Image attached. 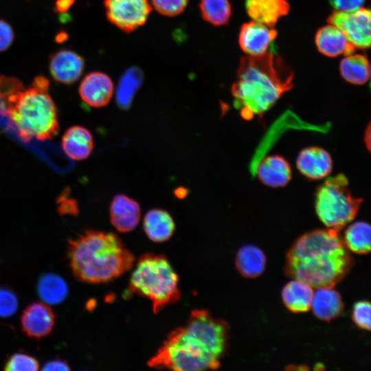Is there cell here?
Segmentation results:
<instances>
[{
    "instance_id": "34",
    "label": "cell",
    "mask_w": 371,
    "mask_h": 371,
    "mask_svg": "<svg viewBox=\"0 0 371 371\" xmlns=\"http://www.w3.org/2000/svg\"><path fill=\"white\" fill-rule=\"evenodd\" d=\"M329 1L336 10L351 12L361 8L365 0H329Z\"/></svg>"
},
{
    "instance_id": "31",
    "label": "cell",
    "mask_w": 371,
    "mask_h": 371,
    "mask_svg": "<svg viewBox=\"0 0 371 371\" xmlns=\"http://www.w3.org/2000/svg\"><path fill=\"white\" fill-rule=\"evenodd\" d=\"M19 301L16 294L10 289L0 287V317H9L17 311Z\"/></svg>"
},
{
    "instance_id": "1",
    "label": "cell",
    "mask_w": 371,
    "mask_h": 371,
    "mask_svg": "<svg viewBox=\"0 0 371 371\" xmlns=\"http://www.w3.org/2000/svg\"><path fill=\"white\" fill-rule=\"evenodd\" d=\"M228 326L205 310L196 309L183 326L172 330L148 365L177 371L216 370L227 345Z\"/></svg>"
},
{
    "instance_id": "10",
    "label": "cell",
    "mask_w": 371,
    "mask_h": 371,
    "mask_svg": "<svg viewBox=\"0 0 371 371\" xmlns=\"http://www.w3.org/2000/svg\"><path fill=\"white\" fill-rule=\"evenodd\" d=\"M55 319V314L47 304L41 302H32L21 314V329L30 338L41 339L52 332Z\"/></svg>"
},
{
    "instance_id": "16",
    "label": "cell",
    "mask_w": 371,
    "mask_h": 371,
    "mask_svg": "<svg viewBox=\"0 0 371 371\" xmlns=\"http://www.w3.org/2000/svg\"><path fill=\"white\" fill-rule=\"evenodd\" d=\"M256 175L261 182L271 188L284 187L291 179L289 163L282 156L269 155L257 165Z\"/></svg>"
},
{
    "instance_id": "33",
    "label": "cell",
    "mask_w": 371,
    "mask_h": 371,
    "mask_svg": "<svg viewBox=\"0 0 371 371\" xmlns=\"http://www.w3.org/2000/svg\"><path fill=\"white\" fill-rule=\"evenodd\" d=\"M14 39V32L11 25L3 19H0V52L7 50Z\"/></svg>"
},
{
    "instance_id": "11",
    "label": "cell",
    "mask_w": 371,
    "mask_h": 371,
    "mask_svg": "<svg viewBox=\"0 0 371 371\" xmlns=\"http://www.w3.org/2000/svg\"><path fill=\"white\" fill-rule=\"evenodd\" d=\"M113 91L111 78L101 71L87 74L81 80L78 88L81 100L93 108L107 105L112 98Z\"/></svg>"
},
{
    "instance_id": "29",
    "label": "cell",
    "mask_w": 371,
    "mask_h": 371,
    "mask_svg": "<svg viewBox=\"0 0 371 371\" xmlns=\"http://www.w3.org/2000/svg\"><path fill=\"white\" fill-rule=\"evenodd\" d=\"M8 371H36L39 369V363L34 357L23 352H16L10 355L4 365Z\"/></svg>"
},
{
    "instance_id": "18",
    "label": "cell",
    "mask_w": 371,
    "mask_h": 371,
    "mask_svg": "<svg viewBox=\"0 0 371 371\" xmlns=\"http://www.w3.org/2000/svg\"><path fill=\"white\" fill-rule=\"evenodd\" d=\"M315 43L317 49L329 57L341 54L348 56L355 50V47L348 41L344 34L337 27L330 23L317 32Z\"/></svg>"
},
{
    "instance_id": "8",
    "label": "cell",
    "mask_w": 371,
    "mask_h": 371,
    "mask_svg": "<svg viewBox=\"0 0 371 371\" xmlns=\"http://www.w3.org/2000/svg\"><path fill=\"white\" fill-rule=\"evenodd\" d=\"M104 5L107 19L126 32L143 25L152 10L149 0H104Z\"/></svg>"
},
{
    "instance_id": "3",
    "label": "cell",
    "mask_w": 371,
    "mask_h": 371,
    "mask_svg": "<svg viewBox=\"0 0 371 371\" xmlns=\"http://www.w3.org/2000/svg\"><path fill=\"white\" fill-rule=\"evenodd\" d=\"M352 264L348 249L337 231L317 229L302 235L289 249L286 273L312 287H333Z\"/></svg>"
},
{
    "instance_id": "32",
    "label": "cell",
    "mask_w": 371,
    "mask_h": 371,
    "mask_svg": "<svg viewBox=\"0 0 371 371\" xmlns=\"http://www.w3.org/2000/svg\"><path fill=\"white\" fill-rule=\"evenodd\" d=\"M370 304L367 301H359L353 307L352 318L361 328L370 330L371 323Z\"/></svg>"
},
{
    "instance_id": "38",
    "label": "cell",
    "mask_w": 371,
    "mask_h": 371,
    "mask_svg": "<svg viewBox=\"0 0 371 371\" xmlns=\"http://www.w3.org/2000/svg\"><path fill=\"white\" fill-rule=\"evenodd\" d=\"M364 141H365L366 147L368 148V150H370V123L368 124V126L365 131Z\"/></svg>"
},
{
    "instance_id": "25",
    "label": "cell",
    "mask_w": 371,
    "mask_h": 371,
    "mask_svg": "<svg viewBox=\"0 0 371 371\" xmlns=\"http://www.w3.org/2000/svg\"><path fill=\"white\" fill-rule=\"evenodd\" d=\"M339 70L344 80L353 85H363L369 80V62L362 54L346 56L340 63Z\"/></svg>"
},
{
    "instance_id": "28",
    "label": "cell",
    "mask_w": 371,
    "mask_h": 371,
    "mask_svg": "<svg viewBox=\"0 0 371 371\" xmlns=\"http://www.w3.org/2000/svg\"><path fill=\"white\" fill-rule=\"evenodd\" d=\"M199 9L203 19L216 26L226 25L232 14L229 0H201Z\"/></svg>"
},
{
    "instance_id": "37",
    "label": "cell",
    "mask_w": 371,
    "mask_h": 371,
    "mask_svg": "<svg viewBox=\"0 0 371 371\" xmlns=\"http://www.w3.org/2000/svg\"><path fill=\"white\" fill-rule=\"evenodd\" d=\"M75 0H56L55 2V9L59 13H65L74 3Z\"/></svg>"
},
{
    "instance_id": "4",
    "label": "cell",
    "mask_w": 371,
    "mask_h": 371,
    "mask_svg": "<svg viewBox=\"0 0 371 371\" xmlns=\"http://www.w3.org/2000/svg\"><path fill=\"white\" fill-rule=\"evenodd\" d=\"M67 257L76 278L89 284L112 281L135 263L133 254L117 235L94 229L68 240Z\"/></svg>"
},
{
    "instance_id": "12",
    "label": "cell",
    "mask_w": 371,
    "mask_h": 371,
    "mask_svg": "<svg viewBox=\"0 0 371 371\" xmlns=\"http://www.w3.org/2000/svg\"><path fill=\"white\" fill-rule=\"evenodd\" d=\"M84 69V58L70 49L58 50L49 58L50 74L55 81L62 84L71 85L77 81Z\"/></svg>"
},
{
    "instance_id": "30",
    "label": "cell",
    "mask_w": 371,
    "mask_h": 371,
    "mask_svg": "<svg viewBox=\"0 0 371 371\" xmlns=\"http://www.w3.org/2000/svg\"><path fill=\"white\" fill-rule=\"evenodd\" d=\"M188 0H151L152 6L161 14L175 16L182 13Z\"/></svg>"
},
{
    "instance_id": "35",
    "label": "cell",
    "mask_w": 371,
    "mask_h": 371,
    "mask_svg": "<svg viewBox=\"0 0 371 371\" xmlns=\"http://www.w3.org/2000/svg\"><path fill=\"white\" fill-rule=\"evenodd\" d=\"M42 370L47 371L69 370L70 368L69 364L65 360L56 359L46 362Z\"/></svg>"
},
{
    "instance_id": "36",
    "label": "cell",
    "mask_w": 371,
    "mask_h": 371,
    "mask_svg": "<svg viewBox=\"0 0 371 371\" xmlns=\"http://www.w3.org/2000/svg\"><path fill=\"white\" fill-rule=\"evenodd\" d=\"M60 205L58 207V211L62 214H72L75 215L78 212V205L73 200H65L60 201Z\"/></svg>"
},
{
    "instance_id": "21",
    "label": "cell",
    "mask_w": 371,
    "mask_h": 371,
    "mask_svg": "<svg viewBox=\"0 0 371 371\" xmlns=\"http://www.w3.org/2000/svg\"><path fill=\"white\" fill-rule=\"evenodd\" d=\"M143 228L150 240L162 243L171 238L175 229V223L168 212L154 208L145 214Z\"/></svg>"
},
{
    "instance_id": "15",
    "label": "cell",
    "mask_w": 371,
    "mask_h": 371,
    "mask_svg": "<svg viewBox=\"0 0 371 371\" xmlns=\"http://www.w3.org/2000/svg\"><path fill=\"white\" fill-rule=\"evenodd\" d=\"M109 214L111 223L117 231L127 233L139 224L141 209L133 199L125 194H117L110 204Z\"/></svg>"
},
{
    "instance_id": "27",
    "label": "cell",
    "mask_w": 371,
    "mask_h": 371,
    "mask_svg": "<svg viewBox=\"0 0 371 371\" xmlns=\"http://www.w3.org/2000/svg\"><path fill=\"white\" fill-rule=\"evenodd\" d=\"M347 249L357 254H366L371 246V229L368 223L358 221L346 230L343 240Z\"/></svg>"
},
{
    "instance_id": "23",
    "label": "cell",
    "mask_w": 371,
    "mask_h": 371,
    "mask_svg": "<svg viewBox=\"0 0 371 371\" xmlns=\"http://www.w3.org/2000/svg\"><path fill=\"white\" fill-rule=\"evenodd\" d=\"M266 257L263 251L252 245H244L238 250L236 257V266L244 277L253 278L264 271Z\"/></svg>"
},
{
    "instance_id": "6",
    "label": "cell",
    "mask_w": 371,
    "mask_h": 371,
    "mask_svg": "<svg viewBox=\"0 0 371 371\" xmlns=\"http://www.w3.org/2000/svg\"><path fill=\"white\" fill-rule=\"evenodd\" d=\"M179 277L163 255L145 254L137 261L131 273V291L151 302L153 311L157 313L181 297Z\"/></svg>"
},
{
    "instance_id": "39",
    "label": "cell",
    "mask_w": 371,
    "mask_h": 371,
    "mask_svg": "<svg viewBox=\"0 0 371 371\" xmlns=\"http://www.w3.org/2000/svg\"><path fill=\"white\" fill-rule=\"evenodd\" d=\"M175 194L179 199H183L188 194V190L184 188H178L175 190Z\"/></svg>"
},
{
    "instance_id": "5",
    "label": "cell",
    "mask_w": 371,
    "mask_h": 371,
    "mask_svg": "<svg viewBox=\"0 0 371 371\" xmlns=\"http://www.w3.org/2000/svg\"><path fill=\"white\" fill-rule=\"evenodd\" d=\"M49 81L36 77L30 87H24L8 96L2 115H7L20 139L28 142L54 138L59 131L56 106L47 93Z\"/></svg>"
},
{
    "instance_id": "14",
    "label": "cell",
    "mask_w": 371,
    "mask_h": 371,
    "mask_svg": "<svg viewBox=\"0 0 371 371\" xmlns=\"http://www.w3.org/2000/svg\"><path fill=\"white\" fill-rule=\"evenodd\" d=\"M297 170L304 177L313 180L327 177L333 170V160L329 153L318 146L302 149L296 159Z\"/></svg>"
},
{
    "instance_id": "9",
    "label": "cell",
    "mask_w": 371,
    "mask_h": 371,
    "mask_svg": "<svg viewBox=\"0 0 371 371\" xmlns=\"http://www.w3.org/2000/svg\"><path fill=\"white\" fill-rule=\"evenodd\" d=\"M327 21L337 27L355 48L366 49L370 47L371 30L369 9L361 7L351 12L335 10Z\"/></svg>"
},
{
    "instance_id": "22",
    "label": "cell",
    "mask_w": 371,
    "mask_h": 371,
    "mask_svg": "<svg viewBox=\"0 0 371 371\" xmlns=\"http://www.w3.org/2000/svg\"><path fill=\"white\" fill-rule=\"evenodd\" d=\"M313 294L311 286L302 280L293 279L284 286L282 297L289 310L302 313L311 308Z\"/></svg>"
},
{
    "instance_id": "24",
    "label": "cell",
    "mask_w": 371,
    "mask_h": 371,
    "mask_svg": "<svg viewBox=\"0 0 371 371\" xmlns=\"http://www.w3.org/2000/svg\"><path fill=\"white\" fill-rule=\"evenodd\" d=\"M37 292L43 302L58 304L63 302L68 295V286L65 280L54 273H45L38 280Z\"/></svg>"
},
{
    "instance_id": "17",
    "label": "cell",
    "mask_w": 371,
    "mask_h": 371,
    "mask_svg": "<svg viewBox=\"0 0 371 371\" xmlns=\"http://www.w3.org/2000/svg\"><path fill=\"white\" fill-rule=\"evenodd\" d=\"M65 154L71 159L81 161L88 158L93 149L91 132L82 126H72L67 129L61 139Z\"/></svg>"
},
{
    "instance_id": "19",
    "label": "cell",
    "mask_w": 371,
    "mask_h": 371,
    "mask_svg": "<svg viewBox=\"0 0 371 371\" xmlns=\"http://www.w3.org/2000/svg\"><path fill=\"white\" fill-rule=\"evenodd\" d=\"M245 8L254 21L273 27L288 14L290 5L288 0H246Z\"/></svg>"
},
{
    "instance_id": "26",
    "label": "cell",
    "mask_w": 371,
    "mask_h": 371,
    "mask_svg": "<svg viewBox=\"0 0 371 371\" xmlns=\"http://www.w3.org/2000/svg\"><path fill=\"white\" fill-rule=\"evenodd\" d=\"M142 80V73L137 68H130L124 72L116 91V102L120 108L128 109Z\"/></svg>"
},
{
    "instance_id": "2",
    "label": "cell",
    "mask_w": 371,
    "mask_h": 371,
    "mask_svg": "<svg viewBox=\"0 0 371 371\" xmlns=\"http://www.w3.org/2000/svg\"><path fill=\"white\" fill-rule=\"evenodd\" d=\"M293 72L272 52L246 56L239 63L231 91L245 120L261 117L293 85Z\"/></svg>"
},
{
    "instance_id": "20",
    "label": "cell",
    "mask_w": 371,
    "mask_h": 371,
    "mask_svg": "<svg viewBox=\"0 0 371 371\" xmlns=\"http://www.w3.org/2000/svg\"><path fill=\"white\" fill-rule=\"evenodd\" d=\"M316 289V291H313L311 305L314 315L324 321H330L337 317L344 308L339 293L331 286Z\"/></svg>"
},
{
    "instance_id": "13",
    "label": "cell",
    "mask_w": 371,
    "mask_h": 371,
    "mask_svg": "<svg viewBox=\"0 0 371 371\" xmlns=\"http://www.w3.org/2000/svg\"><path fill=\"white\" fill-rule=\"evenodd\" d=\"M276 36L277 32L273 27L253 20L241 27L238 42L249 56H258L267 52Z\"/></svg>"
},
{
    "instance_id": "7",
    "label": "cell",
    "mask_w": 371,
    "mask_h": 371,
    "mask_svg": "<svg viewBox=\"0 0 371 371\" xmlns=\"http://www.w3.org/2000/svg\"><path fill=\"white\" fill-rule=\"evenodd\" d=\"M362 203L348 188V180L343 174L328 178L315 193V212L328 229L339 232L356 216Z\"/></svg>"
}]
</instances>
